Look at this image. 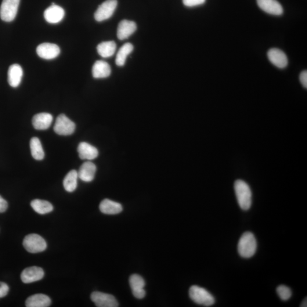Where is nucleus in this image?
<instances>
[{
	"instance_id": "obj_31",
	"label": "nucleus",
	"mask_w": 307,
	"mask_h": 307,
	"mask_svg": "<svg viewBox=\"0 0 307 307\" xmlns=\"http://www.w3.org/2000/svg\"><path fill=\"white\" fill-rule=\"evenodd\" d=\"M300 82L305 88H307V72L306 70L302 72L300 74Z\"/></svg>"
},
{
	"instance_id": "obj_20",
	"label": "nucleus",
	"mask_w": 307,
	"mask_h": 307,
	"mask_svg": "<svg viewBox=\"0 0 307 307\" xmlns=\"http://www.w3.org/2000/svg\"><path fill=\"white\" fill-rule=\"evenodd\" d=\"M92 72L94 78H107L109 77L111 74V68L110 65L106 61L97 60L93 64Z\"/></svg>"
},
{
	"instance_id": "obj_22",
	"label": "nucleus",
	"mask_w": 307,
	"mask_h": 307,
	"mask_svg": "<svg viewBox=\"0 0 307 307\" xmlns=\"http://www.w3.org/2000/svg\"><path fill=\"white\" fill-rule=\"evenodd\" d=\"M100 210L104 214L117 215L122 211V205L117 202L110 199H104L99 206Z\"/></svg>"
},
{
	"instance_id": "obj_19",
	"label": "nucleus",
	"mask_w": 307,
	"mask_h": 307,
	"mask_svg": "<svg viewBox=\"0 0 307 307\" xmlns=\"http://www.w3.org/2000/svg\"><path fill=\"white\" fill-rule=\"evenodd\" d=\"M23 77V70L19 64H14L10 66L8 72V81L13 88L19 86Z\"/></svg>"
},
{
	"instance_id": "obj_27",
	"label": "nucleus",
	"mask_w": 307,
	"mask_h": 307,
	"mask_svg": "<svg viewBox=\"0 0 307 307\" xmlns=\"http://www.w3.org/2000/svg\"><path fill=\"white\" fill-rule=\"evenodd\" d=\"M30 146L32 157L37 161H41L45 157L40 140L37 137H33L30 140Z\"/></svg>"
},
{
	"instance_id": "obj_26",
	"label": "nucleus",
	"mask_w": 307,
	"mask_h": 307,
	"mask_svg": "<svg viewBox=\"0 0 307 307\" xmlns=\"http://www.w3.org/2000/svg\"><path fill=\"white\" fill-rule=\"evenodd\" d=\"M31 206L34 211L39 214L45 215L53 211V206L46 200L35 199L31 202Z\"/></svg>"
},
{
	"instance_id": "obj_14",
	"label": "nucleus",
	"mask_w": 307,
	"mask_h": 307,
	"mask_svg": "<svg viewBox=\"0 0 307 307\" xmlns=\"http://www.w3.org/2000/svg\"><path fill=\"white\" fill-rule=\"evenodd\" d=\"M137 30V25L135 22L122 20L118 24L117 31V37L120 40L128 39Z\"/></svg>"
},
{
	"instance_id": "obj_30",
	"label": "nucleus",
	"mask_w": 307,
	"mask_h": 307,
	"mask_svg": "<svg viewBox=\"0 0 307 307\" xmlns=\"http://www.w3.org/2000/svg\"><path fill=\"white\" fill-rule=\"evenodd\" d=\"M9 291L8 284L0 281V299L6 297Z\"/></svg>"
},
{
	"instance_id": "obj_13",
	"label": "nucleus",
	"mask_w": 307,
	"mask_h": 307,
	"mask_svg": "<svg viewBox=\"0 0 307 307\" xmlns=\"http://www.w3.org/2000/svg\"><path fill=\"white\" fill-rule=\"evenodd\" d=\"M260 8L267 13L280 16L283 13L282 6L277 0H256Z\"/></svg>"
},
{
	"instance_id": "obj_25",
	"label": "nucleus",
	"mask_w": 307,
	"mask_h": 307,
	"mask_svg": "<svg viewBox=\"0 0 307 307\" xmlns=\"http://www.w3.org/2000/svg\"><path fill=\"white\" fill-rule=\"evenodd\" d=\"M78 172L71 170L65 176L63 180L64 189L68 193L74 192L77 189L78 179Z\"/></svg>"
},
{
	"instance_id": "obj_12",
	"label": "nucleus",
	"mask_w": 307,
	"mask_h": 307,
	"mask_svg": "<svg viewBox=\"0 0 307 307\" xmlns=\"http://www.w3.org/2000/svg\"><path fill=\"white\" fill-rule=\"evenodd\" d=\"M65 16L64 10L61 7L52 3V6L47 8L44 12L45 19L50 24L60 23Z\"/></svg>"
},
{
	"instance_id": "obj_15",
	"label": "nucleus",
	"mask_w": 307,
	"mask_h": 307,
	"mask_svg": "<svg viewBox=\"0 0 307 307\" xmlns=\"http://www.w3.org/2000/svg\"><path fill=\"white\" fill-rule=\"evenodd\" d=\"M268 58L274 66L279 68L286 67L288 64L287 57L281 50L273 48L267 53Z\"/></svg>"
},
{
	"instance_id": "obj_28",
	"label": "nucleus",
	"mask_w": 307,
	"mask_h": 307,
	"mask_svg": "<svg viewBox=\"0 0 307 307\" xmlns=\"http://www.w3.org/2000/svg\"><path fill=\"white\" fill-rule=\"evenodd\" d=\"M277 292L279 297L282 301H286L290 299L292 295V291L290 288L284 285H280L277 288Z\"/></svg>"
},
{
	"instance_id": "obj_18",
	"label": "nucleus",
	"mask_w": 307,
	"mask_h": 307,
	"mask_svg": "<svg viewBox=\"0 0 307 307\" xmlns=\"http://www.w3.org/2000/svg\"><path fill=\"white\" fill-rule=\"evenodd\" d=\"M78 151L79 156L82 160H95L99 155V151L95 147L84 142L79 144Z\"/></svg>"
},
{
	"instance_id": "obj_23",
	"label": "nucleus",
	"mask_w": 307,
	"mask_h": 307,
	"mask_svg": "<svg viewBox=\"0 0 307 307\" xmlns=\"http://www.w3.org/2000/svg\"><path fill=\"white\" fill-rule=\"evenodd\" d=\"M117 45L114 41H106L100 43L97 47V52L104 58L113 56L116 51Z\"/></svg>"
},
{
	"instance_id": "obj_8",
	"label": "nucleus",
	"mask_w": 307,
	"mask_h": 307,
	"mask_svg": "<svg viewBox=\"0 0 307 307\" xmlns=\"http://www.w3.org/2000/svg\"><path fill=\"white\" fill-rule=\"evenodd\" d=\"M92 301L98 307H117L118 303L113 295L95 291L91 295Z\"/></svg>"
},
{
	"instance_id": "obj_16",
	"label": "nucleus",
	"mask_w": 307,
	"mask_h": 307,
	"mask_svg": "<svg viewBox=\"0 0 307 307\" xmlns=\"http://www.w3.org/2000/svg\"><path fill=\"white\" fill-rule=\"evenodd\" d=\"M53 121V117L48 113H41L34 115L32 120L33 127L39 131L46 130L50 127Z\"/></svg>"
},
{
	"instance_id": "obj_2",
	"label": "nucleus",
	"mask_w": 307,
	"mask_h": 307,
	"mask_svg": "<svg viewBox=\"0 0 307 307\" xmlns=\"http://www.w3.org/2000/svg\"><path fill=\"white\" fill-rule=\"evenodd\" d=\"M257 248V243L253 233L245 232L238 244V252L242 257L250 258L253 256Z\"/></svg>"
},
{
	"instance_id": "obj_24",
	"label": "nucleus",
	"mask_w": 307,
	"mask_h": 307,
	"mask_svg": "<svg viewBox=\"0 0 307 307\" xmlns=\"http://www.w3.org/2000/svg\"><path fill=\"white\" fill-rule=\"evenodd\" d=\"M133 49L134 47L131 43H126L123 45L117 53L115 64L118 66H124L128 56L132 53Z\"/></svg>"
},
{
	"instance_id": "obj_5",
	"label": "nucleus",
	"mask_w": 307,
	"mask_h": 307,
	"mask_svg": "<svg viewBox=\"0 0 307 307\" xmlns=\"http://www.w3.org/2000/svg\"><path fill=\"white\" fill-rule=\"evenodd\" d=\"M20 0H3L0 8V17L2 21L12 22L17 16Z\"/></svg>"
},
{
	"instance_id": "obj_3",
	"label": "nucleus",
	"mask_w": 307,
	"mask_h": 307,
	"mask_svg": "<svg viewBox=\"0 0 307 307\" xmlns=\"http://www.w3.org/2000/svg\"><path fill=\"white\" fill-rule=\"evenodd\" d=\"M190 297L197 305L209 307L214 305L215 299L210 292L205 288L197 286H191L189 290Z\"/></svg>"
},
{
	"instance_id": "obj_6",
	"label": "nucleus",
	"mask_w": 307,
	"mask_h": 307,
	"mask_svg": "<svg viewBox=\"0 0 307 307\" xmlns=\"http://www.w3.org/2000/svg\"><path fill=\"white\" fill-rule=\"evenodd\" d=\"M76 125L66 115L61 114L57 117L54 126L55 132L60 136H70L75 131Z\"/></svg>"
},
{
	"instance_id": "obj_21",
	"label": "nucleus",
	"mask_w": 307,
	"mask_h": 307,
	"mask_svg": "<svg viewBox=\"0 0 307 307\" xmlns=\"http://www.w3.org/2000/svg\"><path fill=\"white\" fill-rule=\"evenodd\" d=\"M52 300L48 296L38 294L30 296L26 301L27 307H48L51 305Z\"/></svg>"
},
{
	"instance_id": "obj_32",
	"label": "nucleus",
	"mask_w": 307,
	"mask_h": 307,
	"mask_svg": "<svg viewBox=\"0 0 307 307\" xmlns=\"http://www.w3.org/2000/svg\"><path fill=\"white\" fill-rule=\"evenodd\" d=\"M8 203L0 196V213H3L6 211L8 208Z\"/></svg>"
},
{
	"instance_id": "obj_33",
	"label": "nucleus",
	"mask_w": 307,
	"mask_h": 307,
	"mask_svg": "<svg viewBox=\"0 0 307 307\" xmlns=\"http://www.w3.org/2000/svg\"><path fill=\"white\" fill-rule=\"evenodd\" d=\"M301 307H307V298L304 300V301H303L302 302V304L301 305Z\"/></svg>"
},
{
	"instance_id": "obj_29",
	"label": "nucleus",
	"mask_w": 307,
	"mask_h": 307,
	"mask_svg": "<svg viewBox=\"0 0 307 307\" xmlns=\"http://www.w3.org/2000/svg\"><path fill=\"white\" fill-rule=\"evenodd\" d=\"M205 1L206 0H183V3L186 6L194 7L203 4Z\"/></svg>"
},
{
	"instance_id": "obj_1",
	"label": "nucleus",
	"mask_w": 307,
	"mask_h": 307,
	"mask_svg": "<svg viewBox=\"0 0 307 307\" xmlns=\"http://www.w3.org/2000/svg\"><path fill=\"white\" fill-rule=\"evenodd\" d=\"M234 191L238 204L244 211L251 208L252 203V193L250 187L242 180H237L234 183Z\"/></svg>"
},
{
	"instance_id": "obj_17",
	"label": "nucleus",
	"mask_w": 307,
	"mask_h": 307,
	"mask_svg": "<svg viewBox=\"0 0 307 307\" xmlns=\"http://www.w3.org/2000/svg\"><path fill=\"white\" fill-rule=\"evenodd\" d=\"M96 172V165L91 162H86L79 168L78 177L83 182H91L95 178Z\"/></svg>"
},
{
	"instance_id": "obj_10",
	"label": "nucleus",
	"mask_w": 307,
	"mask_h": 307,
	"mask_svg": "<svg viewBox=\"0 0 307 307\" xmlns=\"http://www.w3.org/2000/svg\"><path fill=\"white\" fill-rule=\"evenodd\" d=\"M129 283L134 297L138 299H142L145 297L146 291L144 289L145 281L142 277L137 274H133L129 278Z\"/></svg>"
},
{
	"instance_id": "obj_7",
	"label": "nucleus",
	"mask_w": 307,
	"mask_h": 307,
	"mask_svg": "<svg viewBox=\"0 0 307 307\" xmlns=\"http://www.w3.org/2000/svg\"><path fill=\"white\" fill-rule=\"evenodd\" d=\"M118 2L117 0H107L102 3L95 13V19L97 22H102L110 19L113 16Z\"/></svg>"
},
{
	"instance_id": "obj_11",
	"label": "nucleus",
	"mask_w": 307,
	"mask_h": 307,
	"mask_svg": "<svg viewBox=\"0 0 307 307\" xmlns=\"http://www.w3.org/2000/svg\"><path fill=\"white\" fill-rule=\"evenodd\" d=\"M44 275V272L41 267L32 266L25 269L21 273V278L24 283H31L41 280Z\"/></svg>"
},
{
	"instance_id": "obj_9",
	"label": "nucleus",
	"mask_w": 307,
	"mask_h": 307,
	"mask_svg": "<svg viewBox=\"0 0 307 307\" xmlns=\"http://www.w3.org/2000/svg\"><path fill=\"white\" fill-rule=\"evenodd\" d=\"M37 53L42 59L51 60L58 56L60 50L58 46L54 43H43L37 47Z\"/></svg>"
},
{
	"instance_id": "obj_4",
	"label": "nucleus",
	"mask_w": 307,
	"mask_h": 307,
	"mask_svg": "<svg viewBox=\"0 0 307 307\" xmlns=\"http://www.w3.org/2000/svg\"><path fill=\"white\" fill-rule=\"evenodd\" d=\"M24 247L30 253H38L45 251L47 248L46 242L37 234H30L25 237Z\"/></svg>"
}]
</instances>
